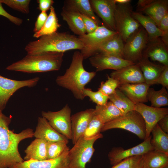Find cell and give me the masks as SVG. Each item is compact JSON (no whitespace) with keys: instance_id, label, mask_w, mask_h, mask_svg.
Wrapping results in <instances>:
<instances>
[{"instance_id":"cell-1","label":"cell","mask_w":168,"mask_h":168,"mask_svg":"<svg viewBox=\"0 0 168 168\" xmlns=\"http://www.w3.org/2000/svg\"><path fill=\"white\" fill-rule=\"evenodd\" d=\"M12 117L0 111V168H9L24 161L18 150L23 140L33 137L32 129L28 128L19 133L10 130Z\"/></svg>"},{"instance_id":"cell-2","label":"cell","mask_w":168,"mask_h":168,"mask_svg":"<svg viewBox=\"0 0 168 168\" xmlns=\"http://www.w3.org/2000/svg\"><path fill=\"white\" fill-rule=\"evenodd\" d=\"M83 57L80 51L74 52L69 67L64 74L57 77L56 82L59 86L70 91L77 99L82 100L85 86L96 75V72H89L84 68Z\"/></svg>"},{"instance_id":"cell-3","label":"cell","mask_w":168,"mask_h":168,"mask_svg":"<svg viewBox=\"0 0 168 168\" xmlns=\"http://www.w3.org/2000/svg\"><path fill=\"white\" fill-rule=\"evenodd\" d=\"M83 44L79 38L67 32H56L29 42L25 49L27 54L46 53H62L73 49L81 50Z\"/></svg>"},{"instance_id":"cell-4","label":"cell","mask_w":168,"mask_h":168,"mask_svg":"<svg viewBox=\"0 0 168 168\" xmlns=\"http://www.w3.org/2000/svg\"><path fill=\"white\" fill-rule=\"evenodd\" d=\"M64 53H46L27 54L21 59L7 67L11 71L28 73L58 71L61 66Z\"/></svg>"},{"instance_id":"cell-5","label":"cell","mask_w":168,"mask_h":168,"mask_svg":"<svg viewBox=\"0 0 168 168\" xmlns=\"http://www.w3.org/2000/svg\"><path fill=\"white\" fill-rule=\"evenodd\" d=\"M103 137L99 134L92 137H81L69 149L68 152L69 168H86L95 152L94 145L98 139Z\"/></svg>"},{"instance_id":"cell-6","label":"cell","mask_w":168,"mask_h":168,"mask_svg":"<svg viewBox=\"0 0 168 168\" xmlns=\"http://www.w3.org/2000/svg\"><path fill=\"white\" fill-rule=\"evenodd\" d=\"M114 128L124 129L135 134L141 140L145 139L146 128L144 121L141 115L134 110L105 124L101 132Z\"/></svg>"},{"instance_id":"cell-7","label":"cell","mask_w":168,"mask_h":168,"mask_svg":"<svg viewBox=\"0 0 168 168\" xmlns=\"http://www.w3.org/2000/svg\"><path fill=\"white\" fill-rule=\"evenodd\" d=\"M130 3L116 4L114 12L116 31L124 43L141 26L133 17Z\"/></svg>"},{"instance_id":"cell-8","label":"cell","mask_w":168,"mask_h":168,"mask_svg":"<svg viewBox=\"0 0 168 168\" xmlns=\"http://www.w3.org/2000/svg\"><path fill=\"white\" fill-rule=\"evenodd\" d=\"M104 25L99 26L94 31L86 33L78 37L82 42L83 48L80 51L84 59L90 58L98 53L100 46L105 41L117 33Z\"/></svg>"},{"instance_id":"cell-9","label":"cell","mask_w":168,"mask_h":168,"mask_svg":"<svg viewBox=\"0 0 168 168\" xmlns=\"http://www.w3.org/2000/svg\"><path fill=\"white\" fill-rule=\"evenodd\" d=\"M148 40L147 32L141 26L124 43V59L135 64L138 62L142 57L143 51Z\"/></svg>"},{"instance_id":"cell-10","label":"cell","mask_w":168,"mask_h":168,"mask_svg":"<svg viewBox=\"0 0 168 168\" xmlns=\"http://www.w3.org/2000/svg\"><path fill=\"white\" fill-rule=\"evenodd\" d=\"M71 108L66 104L59 111H43L41 115L57 132L71 140Z\"/></svg>"},{"instance_id":"cell-11","label":"cell","mask_w":168,"mask_h":168,"mask_svg":"<svg viewBox=\"0 0 168 168\" xmlns=\"http://www.w3.org/2000/svg\"><path fill=\"white\" fill-rule=\"evenodd\" d=\"M39 79L37 77L26 80H16L0 75V111L5 109L9 99L17 90L24 87H34Z\"/></svg>"},{"instance_id":"cell-12","label":"cell","mask_w":168,"mask_h":168,"mask_svg":"<svg viewBox=\"0 0 168 168\" xmlns=\"http://www.w3.org/2000/svg\"><path fill=\"white\" fill-rule=\"evenodd\" d=\"M152 137L150 135L141 143L127 149L125 150L121 147H113L108 155L110 164L113 166L127 158L142 156L149 151L153 150L150 142Z\"/></svg>"},{"instance_id":"cell-13","label":"cell","mask_w":168,"mask_h":168,"mask_svg":"<svg viewBox=\"0 0 168 168\" xmlns=\"http://www.w3.org/2000/svg\"><path fill=\"white\" fill-rule=\"evenodd\" d=\"M134 110L141 115L144 121L146 128L145 139L150 135L152 129L159 121L168 114V108L154 107L143 103L135 104Z\"/></svg>"},{"instance_id":"cell-14","label":"cell","mask_w":168,"mask_h":168,"mask_svg":"<svg viewBox=\"0 0 168 168\" xmlns=\"http://www.w3.org/2000/svg\"><path fill=\"white\" fill-rule=\"evenodd\" d=\"M91 65L96 72L110 69L116 71L135 63L116 56L97 53L89 58Z\"/></svg>"},{"instance_id":"cell-15","label":"cell","mask_w":168,"mask_h":168,"mask_svg":"<svg viewBox=\"0 0 168 168\" xmlns=\"http://www.w3.org/2000/svg\"><path fill=\"white\" fill-rule=\"evenodd\" d=\"M91 7L108 29L116 31L114 12L116 4L114 0H90Z\"/></svg>"},{"instance_id":"cell-16","label":"cell","mask_w":168,"mask_h":168,"mask_svg":"<svg viewBox=\"0 0 168 168\" xmlns=\"http://www.w3.org/2000/svg\"><path fill=\"white\" fill-rule=\"evenodd\" d=\"M67 146L63 152L55 159L39 161L33 160L24 161L9 168H69Z\"/></svg>"},{"instance_id":"cell-17","label":"cell","mask_w":168,"mask_h":168,"mask_svg":"<svg viewBox=\"0 0 168 168\" xmlns=\"http://www.w3.org/2000/svg\"><path fill=\"white\" fill-rule=\"evenodd\" d=\"M94 114V109L91 108L77 112L71 115V140L73 144L83 136Z\"/></svg>"},{"instance_id":"cell-18","label":"cell","mask_w":168,"mask_h":168,"mask_svg":"<svg viewBox=\"0 0 168 168\" xmlns=\"http://www.w3.org/2000/svg\"><path fill=\"white\" fill-rule=\"evenodd\" d=\"M142 57L150 58L162 65L168 66V46L159 38L149 40L143 51Z\"/></svg>"},{"instance_id":"cell-19","label":"cell","mask_w":168,"mask_h":168,"mask_svg":"<svg viewBox=\"0 0 168 168\" xmlns=\"http://www.w3.org/2000/svg\"><path fill=\"white\" fill-rule=\"evenodd\" d=\"M110 77L117 80L120 85L145 82L142 72L137 64L114 71L111 73Z\"/></svg>"},{"instance_id":"cell-20","label":"cell","mask_w":168,"mask_h":168,"mask_svg":"<svg viewBox=\"0 0 168 168\" xmlns=\"http://www.w3.org/2000/svg\"><path fill=\"white\" fill-rule=\"evenodd\" d=\"M35 138L43 139L47 142L60 141L68 142V140L55 130L48 121L43 117L38 119L37 125L33 133Z\"/></svg>"},{"instance_id":"cell-21","label":"cell","mask_w":168,"mask_h":168,"mask_svg":"<svg viewBox=\"0 0 168 168\" xmlns=\"http://www.w3.org/2000/svg\"><path fill=\"white\" fill-rule=\"evenodd\" d=\"M150 85L145 82L120 85L118 88L134 104L146 103L148 90Z\"/></svg>"},{"instance_id":"cell-22","label":"cell","mask_w":168,"mask_h":168,"mask_svg":"<svg viewBox=\"0 0 168 168\" xmlns=\"http://www.w3.org/2000/svg\"><path fill=\"white\" fill-rule=\"evenodd\" d=\"M136 64L138 65L142 72L145 82L150 86L166 66L154 64L150 61L148 58L144 57Z\"/></svg>"},{"instance_id":"cell-23","label":"cell","mask_w":168,"mask_h":168,"mask_svg":"<svg viewBox=\"0 0 168 168\" xmlns=\"http://www.w3.org/2000/svg\"><path fill=\"white\" fill-rule=\"evenodd\" d=\"M124 43L122 37L117 33L104 42L99 47L98 53L124 58Z\"/></svg>"},{"instance_id":"cell-24","label":"cell","mask_w":168,"mask_h":168,"mask_svg":"<svg viewBox=\"0 0 168 168\" xmlns=\"http://www.w3.org/2000/svg\"><path fill=\"white\" fill-rule=\"evenodd\" d=\"M63 9L76 11L91 18L100 26L101 22L95 14L89 0H66Z\"/></svg>"},{"instance_id":"cell-25","label":"cell","mask_w":168,"mask_h":168,"mask_svg":"<svg viewBox=\"0 0 168 168\" xmlns=\"http://www.w3.org/2000/svg\"><path fill=\"white\" fill-rule=\"evenodd\" d=\"M61 15L63 19L66 22L74 33L79 36L86 33L84 23L80 13L62 8Z\"/></svg>"},{"instance_id":"cell-26","label":"cell","mask_w":168,"mask_h":168,"mask_svg":"<svg viewBox=\"0 0 168 168\" xmlns=\"http://www.w3.org/2000/svg\"><path fill=\"white\" fill-rule=\"evenodd\" d=\"M141 12L152 19L158 26L161 20L168 13V0H153Z\"/></svg>"},{"instance_id":"cell-27","label":"cell","mask_w":168,"mask_h":168,"mask_svg":"<svg viewBox=\"0 0 168 168\" xmlns=\"http://www.w3.org/2000/svg\"><path fill=\"white\" fill-rule=\"evenodd\" d=\"M142 168H163L168 166V154L152 150L142 156Z\"/></svg>"},{"instance_id":"cell-28","label":"cell","mask_w":168,"mask_h":168,"mask_svg":"<svg viewBox=\"0 0 168 168\" xmlns=\"http://www.w3.org/2000/svg\"><path fill=\"white\" fill-rule=\"evenodd\" d=\"M47 143L43 139L35 138L25 150L24 159L39 161L47 160Z\"/></svg>"},{"instance_id":"cell-29","label":"cell","mask_w":168,"mask_h":168,"mask_svg":"<svg viewBox=\"0 0 168 168\" xmlns=\"http://www.w3.org/2000/svg\"><path fill=\"white\" fill-rule=\"evenodd\" d=\"M132 15L134 18L144 29L148 34L149 40L161 36L162 34V31L150 17L138 12L133 11Z\"/></svg>"},{"instance_id":"cell-30","label":"cell","mask_w":168,"mask_h":168,"mask_svg":"<svg viewBox=\"0 0 168 168\" xmlns=\"http://www.w3.org/2000/svg\"><path fill=\"white\" fill-rule=\"evenodd\" d=\"M150 142L154 150L168 154V134L162 131L157 124L152 129Z\"/></svg>"},{"instance_id":"cell-31","label":"cell","mask_w":168,"mask_h":168,"mask_svg":"<svg viewBox=\"0 0 168 168\" xmlns=\"http://www.w3.org/2000/svg\"><path fill=\"white\" fill-rule=\"evenodd\" d=\"M94 113L99 115L105 124L124 114L110 101L104 105H96L94 109Z\"/></svg>"},{"instance_id":"cell-32","label":"cell","mask_w":168,"mask_h":168,"mask_svg":"<svg viewBox=\"0 0 168 168\" xmlns=\"http://www.w3.org/2000/svg\"><path fill=\"white\" fill-rule=\"evenodd\" d=\"M109 100L124 114L134 110L135 104L118 88L109 96Z\"/></svg>"},{"instance_id":"cell-33","label":"cell","mask_w":168,"mask_h":168,"mask_svg":"<svg viewBox=\"0 0 168 168\" xmlns=\"http://www.w3.org/2000/svg\"><path fill=\"white\" fill-rule=\"evenodd\" d=\"M58 22L55 9L52 6L50 9V12L44 26L40 30L35 33L33 37L39 38L44 35H51L57 32L60 26Z\"/></svg>"},{"instance_id":"cell-34","label":"cell","mask_w":168,"mask_h":168,"mask_svg":"<svg viewBox=\"0 0 168 168\" xmlns=\"http://www.w3.org/2000/svg\"><path fill=\"white\" fill-rule=\"evenodd\" d=\"M147 98L151 103V106L161 108L168 105V93L166 88L162 86L161 89L155 90L149 88L147 92Z\"/></svg>"},{"instance_id":"cell-35","label":"cell","mask_w":168,"mask_h":168,"mask_svg":"<svg viewBox=\"0 0 168 168\" xmlns=\"http://www.w3.org/2000/svg\"><path fill=\"white\" fill-rule=\"evenodd\" d=\"M101 117L95 114L90 122L83 136L86 138L95 136L101 133V130L105 124Z\"/></svg>"},{"instance_id":"cell-36","label":"cell","mask_w":168,"mask_h":168,"mask_svg":"<svg viewBox=\"0 0 168 168\" xmlns=\"http://www.w3.org/2000/svg\"><path fill=\"white\" fill-rule=\"evenodd\" d=\"M68 142L65 141L47 142V160L55 159L59 156L67 147Z\"/></svg>"},{"instance_id":"cell-37","label":"cell","mask_w":168,"mask_h":168,"mask_svg":"<svg viewBox=\"0 0 168 168\" xmlns=\"http://www.w3.org/2000/svg\"><path fill=\"white\" fill-rule=\"evenodd\" d=\"M83 93L85 97H88L90 100L97 105L105 104L109 100V96L105 95L100 91H94L90 88H85Z\"/></svg>"},{"instance_id":"cell-38","label":"cell","mask_w":168,"mask_h":168,"mask_svg":"<svg viewBox=\"0 0 168 168\" xmlns=\"http://www.w3.org/2000/svg\"><path fill=\"white\" fill-rule=\"evenodd\" d=\"M30 0H0V2L3 3L10 8L27 14L29 12Z\"/></svg>"},{"instance_id":"cell-39","label":"cell","mask_w":168,"mask_h":168,"mask_svg":"<svg viewBox=\"0 0 168 168\" xmlns=\"http://www.w3.org/2000/svg\"><path fill=\"white\" fill-rule=\"evenodd\" d=\"M142 156L127 158L113 165L111 168H142Z\"/></svg>"},{"instance_id":"cell-40","label":"cell","mask_w":168,"mask_h":168,"mask_svg":"<svg viewBox=\"0 0 168 168\" xmlns=\"http://www.w3.org/2000/svg\"><path fill=\"white\" fill-rule=\"evenodd\" d=\"M107 79L100 83L98 90L103 94L109 96L113 94L120 85L118 82L107 75Z\"/></svg>"},{"instance_id":"cell-41","label":"cell","mask_w":168,"mask_h":168,"mask_svg":"<svg viewBox=\"0 0 168 168\" xmlns=\"http://www.w3.org/2000/svg\"><path fill=\"white\" fill-rule=\"evenodd\" d=\"M162 31L161 40L164 43L168 46V13L164 16L160 22L158 26Z\"/></svg>"},{"instance_id":"cell-42","label":"cell","mask_w":168,"mask_h":168,"mask_svg":"<svg viewBox=\"0 0 168 168\" xmlns=\"http://www.w3.org/2000/svg\"><path fill=\"white\" fill-rule=\"evenodd\" d=\"M81 16L84 23L86 33L88 34L93 32L99 26L91 18L81 14Z\"/></svg>"},{"instance_id":"cell-43","label":"cell","mask_w":168,"mask_h":168,"mask_svg":"<svg viewBox=\"0 0 168 168\" xmlns=\"http://www.w3.org/2000/svg\"><path fill=\"white\" fill-rule=\"evenodd\" d=\"M160 84L166 88H168V66L166 67L158 78L154 81L152 85Z\"/></svg>"},{"instance_id":"cell-44","label":"cell","mask_w":168,"mask_h":168,"mask_svg":"<svg viewBox=\"0 0 168 168\" xmlns=\"http://www.w3.org/2000/svg\"><path fill=\"white\" fill-rule=\"evenodd\" d=\"M0 15L8 19L10 21L17 26L21 25L23 20L20 18L14 16L8 13L3 7L2 3L0 2Z\"/></svg>"},{"instance_id":"cell-45","label":"cell","mask_w":168,"mask_h":168,"mask_svg":"<svg viewBox=\"0 0 168 168\" xmlns=\"http://www.w3.org/2000/svg\"><path fill=\"white\" fill-rule=\"evenodd\" d=\"M48 15L46 12H41L37 17L35 21L33 31L35 33L38 32L42 28L44 24Z\"/></svg>"},{"instance_id":"cell-46","label":"cell","mask_w":168,"mask_h":168,"mask_svg":"<svg viewBox=\"0 0 168 168\" xmlns=\"http://www.w3.org/2000/svg\"><path fill=\"white\" fill-rule=\"evenodd\" d=\"M37 2L38 3V9L41 12H46L50 9L54 3L52 0H38Z\"/></svg>"},{"instance_id":"cell-47","label":"cell","mask_w":168,"mask_h":168,"mask_svg":"<svg viewBox=\"0 0 168 168\" xmlns=\"http://www.w3.org/2000/svg\"><path fill=\"white\" fill-rule=\"evenodd\" d=\"M157 124L164 132L168 133V114L160 120Z\"/></svg>"},{"instance_id":"cell-48","label":"cell","mask_w":168,"mask_h":168,"mask_svg":"<svg viewBox=\"0 0 168 168\" xmlns=\"http://www.w3.org/2000/svg\"><path fill=\"white\" fill-rule=\"evenodd\" d=\"M153 0H139L137 3V8L138 10L141 11L149 4Z\"/></svg>"},{"instance_id":"cell-49","label":"cell","mask_w":168,"mask_h":168,"mask_svg":"<svg viewBox=\"0 0 168 168\" xmlns=\"http://www.w3.org/2000/svg\"><path fill=\"white\" fill-rule=\"evenodd\" d=\"M116 4H125L130 3L131 2L130 0H114Z\"/></svg>"}]
</instances>
